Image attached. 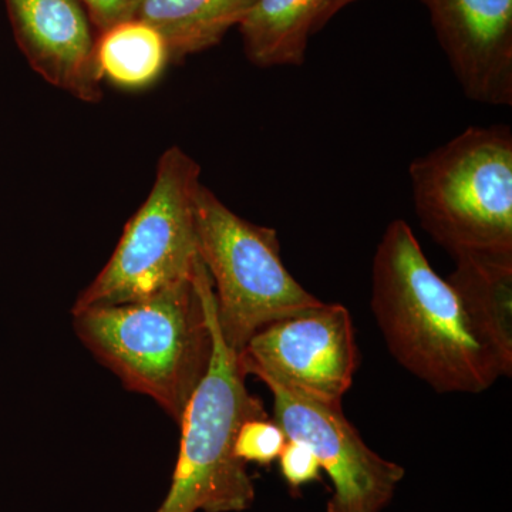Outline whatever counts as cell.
Wrapping results in <instances>:
<instances>
[{"label": "cell", "mask_w": 512, "mask_h": 512, "mask_svg": "<svg viewBox=\"0 0 512 512\" xmlns=\"http://www.w3.org/2000/svg\"><path fill=\"white\" fill-rule=\"evenodd\" d=\"M370 308L390 355L439 393H481L503 370L406 221L390 222L372 265Z\"/></svg>", "instance_id": "1"}, {"label": "cell", "mask_w": 512, "mask_h": 512, "mask_svg": "<svg viewBox=\"0 0 512 512\" xmlns=\"http://www.w3.org/2000/svg\"><path fill=\"white\" fill-rule=\"evenodd\" d=\"M72 316L77 336L97 360L126 389L156 400L180 424L212 356L210 318L197 272L147 298Z\"/></svg>", "instance_id": "2"}, {"label": "cell", "mask_w": 512, "mask_h": 512, "mask_svg": "<svg viewBox=\"0 0 512 512\" xmlns=\"http://www.w3.org/2000/svg\"><path fill=\"white\" fill-rule=\"evenodd\" d=\"M195 272L210 318L212 356L178 424L180 454L156 512H242L254 504L255 487L247 464L235 457V437L245 421L269 416L245 386L238 353L222 339L211 278L201 261Z\"/></svg>", "instance_id": "3"}, {"label": "cell", "mask_w": 512, "mask_h": 512, "mask_svg": "<svg viewBox=\"0 0 512 512\" xmlns=\"http://www.w3.org/2000/svg\"><path fill=\"white\" fill-rule=\"evenodd\" d=\"M409 173L421 227L448 254L512 249L510 127H468Z\"/></svg>", "instance_id": "4"}, {"label": "cell", "mask_w": 512, "mask_h": 512, "mask_svg": "<svg viewBox=\"0 0 512 512\" xmlns=\"http://www.w3.org/2000/svg\"><path fill=\"white\" fill-rule=\"evenodd\" d=\"M195 237L211 278L218 328L235 352L269 323L322 302L286 269L275 229L239 217L204 184L195 198Z\"/></svg>", "instance_id": "5"}, {"label": "cell", "mask_w": 512, "mask_h": 512, "mask_svg": "<svg viewBox=\"0 0 512 512\" xmlns=\"http://www.w3.org/2000/svg\"><path fill=\"white\" fill-rule=\"evenodd\" d=\"M201 185L200 164L190 154L178 146L165 150L150 194L72 313L138 301L191 278L198 262L195 198Z\"/></svg>", "instance_id": "6"}, {"label": "cell", "mask_w": 512, "mask_h": 512, "mask_svg": "<svg viewBox=\"0 0 512 512\" xmlns=\"http://www.w3.org/2000/svg\"><path fill=\"white\" fill-rule=\"evenodd\" d=\"M244 376L269 377L319 402L342 404L360 365L348 308L320 302L256 332L238 353Z\"/></svg>", "instance_id": "7"}, {"label": "cell", "mask_w": 512, "mask_h": 512, "mask_svg": "<svg viewBox=\"0 0 512 512\" xmlns=\"http://www.w3.org/2000/svg\"><path fill=\"white\" fill-rule=\"evenodd\" d=\"M259 380L274 396V421L286 439L311 448L332 481L328 512H382L406 470L367 446L342 404L319 402L269 377Z\"/></svg>", "instance_id": "8"}, {"label": "cell", "mask_w": 512, "mask_h": 512, "mask_svg": "<svg viewBox=\"0 0 512 512\" xmlns=\"http://www.w3.org/2000/svg\"><path fill=\"white\" fill-rule=\"evenodd\" d=\"M468 99L512 104V0H421Z\"/></svg>", "instance_id": "9"}, {"label": "cell", "mask_w": 512, "mask_h": 512, "mask_svg": "<svg viewBox=\"0 0 512 512\" xmlns=\"http://www.w3.org/2000/svg\"><path fill=\"white\" fill-rule=\"evenodd\" d=\"M13 36L45 82L84 103H99L103 77L97 33L79 0H5Z\"/></svg>", "instance_id": "10"}, {"label": "cell", "mask_w": 512, "mask_h": 512, "mask_svg": "<svg viewBox=\"0 0 512 512\" xmlns=\"http://www.w3.org/2000/svg\"><path fill=\"white\" fill-rule=\"evenodd\" d=\"M447 282L457 293L471 326L497 359L503 376L512 375V249L463 251Z\"/></svg>", "instance_id": "11"}, {"label": "cell", "mask_w": 512, "mask_h": 512, "mask_svg": "<svg viewBox=\"0 0 512 512\" xmlns=\"http://www.w3.org/2000/svg\"><path fill=\"white\" fill-rule=\"evenodd\" d=\"M333 0H255L238 26L245 56L261 69L301 66L309 37L325 26Z\"/></svg>", "instance_id": "12"}, {"label": "cell", "mask_w": 512, "mask_h": 512, "mask_svg": "<svg viewBox=\"0 0 512 512\" xmlns=\"http://www.w3.org/2000/svg\"><path fill=\"white\" fill-rule=\"evenodd\" d=\"M255 0H143L137 19L160 32L171 62L217 46L238 28Z\"/></svg>", "instance_id": "13"}, {"label": "cell", "mask_w": 512, "mask_h": 512, "mask_svg": "<svg viewBox=\"0 0 512 512\" xmlns=\"http://www.w3.org/2000/svg\"><path fill=\"white\" fill-rule=\"evenodd\" d=\"M96 60L103 80L127 90L151 86L171 63L160 32L137 18L97 35Z\"/></svg>", "instance_id": "14"}, {"label": "cell", "mask_w": 512, "mask_h": 512, "mask_svg": "<svg viewBox=\"0 0 512 512\" xmlns=\"http://www.w3.org/2000/svg\"><path fill=\"white\" fill-rule=\"evenodd\" d=\"M286 439L284 430L269 419H252L239 427L234 453L238 460L269 466L281 456Z\"/></svg>", "instance_id": "15"}, {"label": "cell", "mask_w": 512, "mask_h": 512, "mask_svg": "<svg viewBox=\"0 0 512 512\" xmlns=\"http://www.w3.org/2000/svg\"><path fill=\"white\" fill-rule=\"evenodd\" d=\"M282 477L292 488L312 483L319 478L320 463L311 448L299 441H286L284 450L278 458Z\"/></svg>", "instance_id": "16"}, {"label": "cell", "mask_w": 512, "mask_h": 512, "mask_svg": "<svg viewBox=\"0 0 512 512\" xmlns=\"http://www.w3.org/2000/svg\"><path fill=\"white\" fill-rule=\"evenodd\" d=\"M97 35L117 25L134 19L143 0H79Z\"/></svg>", "instance_id": "17"}, {"label": "cell", "mask_w": 512, "mask_h": 512, "mask_svg": "<svg viewBox=\"0 0 512 512\" xmlns=\"http://www.w3.org/2000/svg\"><path fill=\"white\" fill-rule=\"evenodd\" d=\"M353 2H356V0H333L328 13H326L325 25L333 18V16L336 15V13L340 12L343 8H346V6L352 5Z\"/></svg>", "instance_id": "18"}]
</instances>
